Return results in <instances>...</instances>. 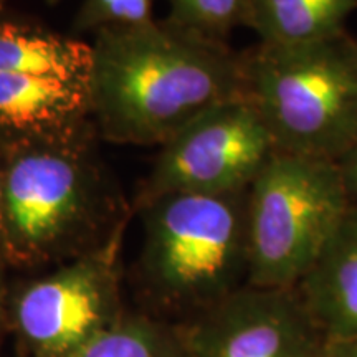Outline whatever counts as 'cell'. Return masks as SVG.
Returning <instances> with one entry per match:
<instances>
[{"instance_id":"5","label":"cell","mask_w":357,"mask_h":357,"mask_svg":"<svg viewBox=\"0 0 357 357\" xmlns=\"http://www.w3.org/2000/svg\"><path fill=\"white\" fill-rule=\"evenodd\" d=\"M351 205L336 160L278 151L248 187L247 284L296 287Z\"/></svg>"},{"instance_id":"8","label":"cell","mask_w":357,"mask_h":357,"mask_svg":"<svg viewBox=\"0 0 357 357\" xmlns=\"http://www.w3.org/2000/svg\"><path fill=\"white\" fill-rule=\"evenodd\" d=\"M189 357H319L324 334L296 288L245 284L182 331Z\"/></svg>"},{"instance_id":"10","label":"cell","mask_w":357,"mask_h":357,"mask_svg":"<svg viewBox=\"0 0 357 357\" xmlns=\"http://www.w3.org/2000/svg\"><path fill=\"white\" fill-rule=\"evenodd\" d=\"M93 121L88 86L0 75V141L48 136Z\"/></svg>"},{"instance_id":"18","label":"cell","mask_w":357,"mask_h":357,"mask_svg":"<svg viewBox=\"0 0 357 357\" xmlns=\"http://www.w3.org/2000/svg\"><path fill=\"white\" fill-rule=\"evenodd\" d=\"M3 207H6V166H3V151L0 144V263H2L3 245Z\"/></svg>"},{"instance_id":"19","label":"cell","mask_w":357,"mask_h":357,"mask_svg":"<svg viewBox=\"0 0 357 357\" xmlns=\"http://www.w3.org/2000/svg\"><path fill=\"white\" fill-rule=\"evenodd\" d=\"M7 289L6 284H3V275H2V263H0V323H2L3 314H6L7 307Z\"/></svg>"},{"instance_id":"21","label":"cell","mask_w":357,"mask_h":357,"mask_svg":"<svg viewBox=\"0 0 357 357\" xmlns=\"http://www.w3.org/2000/svg\"><path fill=\"white\" fill-rule=\"evenodd\" d=\"M47 2H48V3H56L58 0H47Z\"/></svg>"},{"instance_id":"9","label":"cell","mask_w":357,"mask_h":357,"mask_svg":"<svg viewBox=\"0 0 357 357\" xmlns=\"http://www.w3.org/2000/svg\"><path fill=\"white\" fill-rule=\"evenodd\" d=\"M294 288L326 339L357 336V204Z\"/></svg>"},{"instance_id":"4","label":"cell","mask_w":357,"mask_h":357,"mask_svg":"<svg viewBox=\"0 0 357 357\" xmlns=\"http://www.w3.org/2000/svg\"><path fill=\"white\" fill-rule=\"evenodd\" d=\"M245 96L280 153L337 160L357 139V38L242 52Z\"/></svg>"},{"instance_id":"17","label":"cell","mask_w":357,"mask_h":357,"mask_svg":"<svg viewBox=\"0 0 357 357\" xmlns=\"http://www.w3.org/2000/svg\"><path fill=\"white\" fill-rule=\"evenodd\" d=\"M319 357H357V336L326 339Z\"/></svg>"},{"instance_id":"15","label":"cell","mask_w":357,"mask_h":357,"mask_svg":"<svg viewBox=\"0 0 357 357\" xmlns=\"http://www.w3.org/2000/svg\"><path fill=\"white\" fill-rule=\"evenodd\" d=\"M154 0H84L73 20L77 33L96 32L114 26H136L154 20Z\"/></svg>"},{"instance_id":"2","label":"cell","mask_w":357,"mask_h":357,"mask_svg":"<svg viewBox=\"0 0 357 357\" xmlns=\"http://www.w3.org/2000/svg\"><path fill=\"white\" fill-rule=\"evenodd\" d=\"M95 121L0 141L6 166L2 263L61 265L124 235L132 204L102 160Z\"/></svg>"},{"instance_id":"3","label":"cell","mask_w":357,"mask_h":357,"mask_svg":"<svg viewBox=\"0 0 357 357\" xmlns=\"http://www.w3.org/2000/svg\"><path fill=\"white\" fill-rule=\"evenodd\" d=\"M247 195L174 192L134 212L144 227L137 276L147 296L197 316L247 284Z\"/></svg>"},{"instance_id":"6","label":"cell","mask_w":357,"mask_h":357,"mask_svg":"<svg viewBox=\"0 0 357 357\" xmlns=\"http://www.w3.org/2000/svg\"><path fill=\"white\" fill-rule=\"evenodd\" d=\"M278 153L270 129L247 96L205 111L159 147L153 167L141 181L132 211L174 192L248 190Z\"/></svg>"},{"instance_id":"20","label":"cell","mask_w":357,"mask_h":357,"mask_svg":"<svg viewBox=\"0 0 357 357\" xmlns=\"http://www.w3.org/2000/svg\"><path fill=\"white\" fill-rule=\"evenodd\" d=\"M6 6V0H0V7H3Z\"/></svg>"},{"instance_id":"7","label":"cell","mask_w":357,"mask_h":357,"mask_svg":"<svg viewBox=\"0 0 357 357\" xmlns=\"http://www.w3.org/2000/svg\"><path fill=\"white\" fill-rule=\"evenodd\" d=\"M123 236L17 288L8 303L32 357H66L123 316Z\"/></svg>"},{"instance_id":"11","label":"cell","mask_w":357,"mask_h":357,"mask_svg":"<svg viewBox=\"0 0 357 357\" xmlns=\"http://www.w3.org/2000/svg\"><path fill=\"white\" fill-rule=\"evenodd\" d=\"M91 43L0 7V75H29L88 86Z\"/></svg>"},{"instance_id":"13","label":"cell","mask_w":357,"mask_h":357,"mask_svg":"<svg viewBox=\"0 0 357 357\" xmlns=\"http://www.w3.org/2000/svg\"><path fill=\"white\" fill-rule=\"evenodd\" d=\"M66 357H189L182 331L149 316L123 312Z\"/></svg>"},{"instance_id":"14","label":"cell","mask_w":357,"mask_h":357,"mask_svg":"<svg viewBox=\"0 0 357 357\" xmlns=\"http://www.w3.org/2000/svg\"><path fill=\"white\" fill-rule=\"evenodd\" d=\"M250 0H167L166 20L200 37L225 42L247 24Z\"/></svg>"},{"instance_id":"16","label":"cell","mask_w":357,"mask_h":357,"mask_svg":"<svg viewBox=\"0 0 357 357\" xmlns=\"http://www.w3.org/2000/svg\"><path fill=\"white\" fill-rule=\"evenodd\" d=\"M336 162L352 204H357V139Z\"/></svg>"},{"instance_id":"12","label":"cell","mask_w":357,"mask_h":357,"mask_svg":"<svg viewBox=\"0 0 357 357\" xmlns=\"http://www.w3.org/2000/svg\"><path fill=\"white\" fill-rule=\"evenodd\" d=\"M357 0H250L247 24L260 43L305 45L344 33Z\"/></svg>"},{"instance_id":"1","label":"cell","mask_w":357,"mask_h":357,"mask_svg":"<svg viewBox=\"0 0 357 357\" xmlns=\"http://www.w3.org/2000/svg\"><path fill=\"white\" fill-rule=\"evenodd\" d=\"M243 95L242 53L225 42L166 19L93 35L88 98L101 141L160 147Z\"/></svg>"}]
</instances>
